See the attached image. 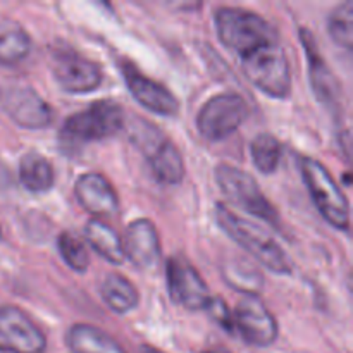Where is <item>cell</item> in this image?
Segmentation results:
<instances>
[{"label": "cell", "mask_w": 353, "mask_h": 353, "mask_svg": "<svg viewBox=\"0 0 353 353\" xmlns=\"http://www.w3.org/2000/svg\"><path fill=\"white\" fill-rule=\"evenodd\" d=\"M214 23L221 43L238 55L279 40L278 30L265 17L241 7H219Z\"/></svg>", "instance_id": "2"}, {"label": "cell", "mask_w": 353, "mask_h": 353, "mask_svg": "<svg viewBox=\"0 0 353 353\" xmlns=\"http://www.w3.org/2000/svg\"><path fill=\"white\" fill-rule=\"evenodd\" d=\"M50 69L55 81L68 93H90L102 85V68L68 45L52 50Z\"/></svg>", "instance_id": "9"}, {"label": "cell", "mask_w": 353, "mask_h": 353, "mask_svg": "<svg viewBox=\"0 0 353 353\" xmlns=\"http://www.w3.org/2000/svg\"><path fill=\"white\" fill-rule=\"evenodd\" d=\"M202 353H230V352H226V350H205Z\"/></svg>", "instance_id": "29"}, {"label": "cell", "mask_w": 353, "mask_h": 353, "mask_svg": "<svg viewBox=\"0 0 353 353\" xmlns=\"http://www.w3.org/2000/svg\"><path fill=\"white\" fill-rule=\"evenodd\" d=\"M140 353H164V352L157 350V348L150 347V345H141V348H140Z\"/></svg>", "instance_id": "28"}, {"label": "cell", "mask_w": 353, "mask_h": 353, "mask_svg": "<svg viewBox=\"0 0 353 353\" xmlns=\"http://www.w3.org/2000/svg\"><path fill=\"white\" fill-rule=\"evenodd\" d=\"M205 310L223 330H226V333H234V321L231 317V310L223 299L212 296V300H210L209 307Z\"/></svg>", "instance_id": "27"}, {"label": "cell", "mask_w": 353, "mask_h": 353, "mask_svg": "<svg viewBox=\"0 0 353 353\" xmlns=\"http://www.w3.org/2000/svg\"><path fill=\"white\" fill-rule=\"evenodd\" d=\"M214 217L217 226L268 271L278 276L292 274V259L264 228L240 217L224 203H216Z\"/></svg>", "instance_id": "1"}, {"label": "cell", "mask_w": 353, "mask_h": 353, "mask_svg": "<svg viewBox=\"0 0 353 353\" xmlns=\"http://www.w3.org/2000/svg\"><path fill=\"white\" fill-rule=\"evenodd\" d=\"M223 278L236 292L257 295L264 286L261 271L245 259H231L223 265Z\"/></svg>", "instance_id": "23"}, {"label": "cell", "mask_w": 353, "mask_h": 353, "mask_svg": "<svg viewBox=\"0 0 353 353\" xmlns=\"http://www.w3.org/2000/svg\"><path fill=\"white\" fill-rule=\"evenodd\" d=\"M300 40H302L303 50H305L307 64H309V78L310 88H312L316 99L324 107H336L340 100V85H338L336 76L326 64V61L321 55L319 47L316 43V38L307 28L300 30Z\"/></svg>", "instance_id": "14"}, {"label": "cell", "mask_w": 353, "mask_h": 353, "mask_svg": "<svg viewBox=\"0 0 353 353\" xmlns=\"http://www.w3.org/2000/svg\"><path fill=\"white\" fill-rule=\"evenodd\" d=\"M250 114L247 100L240 93L214 95L200 107L196 116L199 133L209 141H223L240 130Z\"/></svg>", "instance_id": "7"}, {"label": "cell", "mask_w": 353, "mask_h": 353, "mask_svg": "<svg viewBox=\"0 0 353 353\" xmlns=\"http://www.w3.org/2000/svg\"><path fill=\"white\" fill-rule=\"evenodd\" d=\"M100 295L112 312L128 314L140 303V293L137 286L123 274L110 272L100 285Z\"/></svg>", "instance_id": "21"}, {"label": "cell", "mask_w": 353, "mask_h": 353, "mask_svg": "<svg viewBox=\"0 0 353 353\" xmlns=\"http://www.w3.org/2000/svg\"><path fill=\"white\" fill-rule=\"evenodd\" d=\"M65 341L71 353H128L109 333L86 323L71 326Z\"/></svg>", "instance_id": "17"}, {"label": "cell", "mask_w": 353, "mask_h": 353, "mask_svg": "<svg viewBox=\"0 0 353 353\" xmlns=\"http://www.w3.org/2000/svg\"><path fill=\"white\" fill-rule=\"evenodd\" d=\"M248 81L271 99H286L292 92V68L281 41H269L240 55Z\"/></svg>", "instance_id": "3"}, {"label": "cell", "mask_w": 353, "mask_h": 353, "mask_svg": "<svg viewBox=\"0 0 353 353\" xmlns=\"http://www.w3.org/2000/svg\"><path fill=\"white\" fill-rule=\"evenodd\" d=\"M303 183L310 193L314 205L333 228L348 231L350 228V202L341 192L330 169L312 157L300 159Z\"/></svg>", "instance_id": "4"}, {"label": "cell", "mask_w": 353, "mask_h": 353, "mask_svg": "<svg viewBox=\"0 0 353 353\" xmlns=\"http://www.w3.org/2000/svg\"><path fill=\"white\" fill-rule=\"evenodd\" d=\"M154 178L162 185H179L186 174L181 152L169 138H165L147 157Z\"/></svg>", "instance_id": "18"}, {"label": "cell", "mask_w": 353, "mask_h": 353, "mask_svg": "<svg viewBox=\"0 0 353 353\" xmlns=\"http://www.w3.org/2000/svg\"><path fill=\"white\" fill-rule=\"evenodd\" d=\"M79 205L97 217H112L119 212V196L109 179L99 172L79 176L74 185Z\"/></svg>", "instance_id": "15"}, {"label": "cell", "mask_w": 353, "mask_h": 353, "mask_svg": "<svg viewBox=\"0 0 353 353\" xmlns=\"http://www.w3.org/2000/svg\"><path fill=\"white\" fill-rule=\"evenodd\" d=\"M31 37L17 21L0 16V64L17 65L30 55Z\"/></svg>", "instance_id": "19"}, {"label": "cell", "mask_w": 353, "mask_h": 353, "mask_svg": "<svg viewBox=\"0 0 353 353\" xmlns=\"http://www.w3.org/2000/svg\"><path fill=\"white\" fill-rule=\"evenodd\" d=\"M250 155L255 168L262 174H271L279 168L283 157V145L274 134L261 133L252 140Z\"/></svg>", "instance_id": "24"}, {"label": "cell", "mask_w": 353, "mask_h": 353, "mask_svg": "<svg viewBox=\"0 0 353 353\" xmlns=\"http://www.w3.org/2000/svg\"><path fill=\"white\" fill-rule=\"evenodd\" d=\"M169 296L176 305L186 310H205L212 300L209 286L188 261L171 257L165 265Z\"/></svg>", "instance_id": "12"}, {"label": "cell", "mask_w": 353, "mask_h": 353, "mask_svg": "<svg viewBox=\"0 0 353 353\" xmlns=\"http://www.w3.org/2000/svg\"><path fill=\"white\" fill-rule=\"evenodd\" d=\"M119 65L128 90H130L131 95L134 97V100L141 107L148 109L150 112L161 114V116L165 117H171L178 114L179 102L168 86L145 76L133 62L126 61V59H123L119 62Z\"/></svg>", "instance_id": "13"}, {"label": "cell", "mask_w": 353, "mask_h": 353, "mask_svg": "<svg viewBox=\"0 0 353 353\" xmlns=\"http://www.w3.org/2000/svg\"><path fill=\"white\" fill-rule=\"evenodd\" d=\"M327 28L333 41L340 47L350 50L353 45V2L340 3L333 9L327 19Z\"/></svg>", "instance_id": "25"}, {"label": "cell", "mask_w": 353, "mask_h": 353, "mask_svg": "<svg viewBox=\"0 0 353 353\" xmlns=\"http://www.w3.org/2000/svg\"><path fill=\"white\" fill-rule=\"evenodd\" d=\"M0 238H2V230H0Z\"/></svg>", "instance_id": "30"}, {"label": "cell", "mask_w": 353, "mask_h": 353, "mask_svg": "<svg viewBox=\"0 0 353 353\" xmlns=\"http://www.w3.org/2000/svg\"><path fill=\"white\" fill-rule=\"evenodd\" d=\"M124 126V110L114 100H97L85 110L71 114L61 128V137L76 143L114 137Z\"/></svg>", "instance_id": "6"}, {"label": "cell", "mask_w": 353, "mask_h": 353, "mask_svg": "<svg viewBox=\"0 0 353 353\" xmlns=\"http://www.w3.org/2000/svg\"><path fill=\"white\" fill-rule=\"evenodd\" d=\"M59 254L64 259L65 264L76 272H86L90 268V255L85 243L71 231H64L59 234L57 240Z\"/></svg>", "instance_id": "26"}, {"label": "cell", "mask_w": 353, "mask_h": 353, "mask_svg": "<svg viewBox=\"0 0 353 353\" xmlns=\"http://www.w3.org/2000/svg\"><path fill=\"white\" fill-rule=\"evenodd\" d=\"M234 331L250 347H271L279 334L276 317L257 295H245L234 310Z\"/></svg>", "instance_id": "11"}, {"label": "cell", "mask_w": 353, "mask_h": 353, "mask_svg": "<svg viewBox=\"0 0 353 353\" xmlns=\"http://www.w3.org/2000/svg\"><path fill=\"white\" fill-rule=\"evenodd\" d=\"M85 240L100 257L114 265H123L126 261L123 240L116 230L100 219H92L85 226Z\"/></svg>", "instance_id": "20"}, {"label": "cell", "mask_w": 353, "mask_h": 353, "mask_svg": "<svg viewBox=\"0 0 353 353\" xmlns=\"http://www.w3.org/2000/svg\"><path fill=\"white\" fill-rule=\"evenodd\" d=\"M0 107L21 128L43 130L54 121L50 103L30 85L7 81L0 85Z\"/></svg>", "instance_id": "8"}, {"label": "cell", "mask_w": 353, "mask_h": 353, "mask_svg": "<svg viewBox=\"0 0 353 353\" xmlns=\"http://www.w3.org/2000/svg\"><path fill=\"white\" fill-rule=\"evenodd\" d=\"M54 168L45 155L28 152L19 161V181L31 193H47L54 186Z\"/></svg>", "instance_id": "22"}, {"label": "cell", "mask_w": 353, "mask_h": 353, "mask_svg": "<svg viewBox=\"0 0 353 353\" xmlns=\"http://www.w3.org/2000/svg\"><path fill=\"white\" fill-rule=\"evenodd\" d=\"M214 174H216L217 186L224 193V196L230 200V203L240 207L250 216L259 217L276 230L281 228L278 210L269 202L268 196L262 193L261 186L255 181L254 176L248 174L243 169L228 164L217 165Z\"/></svg>", "instance_id": "5"}, {"label": "cell", "mask_w": 353, "mask_h": 353, "mask_svg": "<svg viewBox=\"0 0 353 353\" xmlns=\"http://www.w3.org/2000/svg\"><path fill=\"white\" fill-rule=\"evenodd\" d=\"M47 336L16 305H0V353H45Z\"/></svg>", "instance_id": "10"}, {"label": "cell", "mask_w": 353, "mask_h": 353, "mask_svg": "<svg viewBox=\"0 0 353 353\" xmlns=\"http://www.w3.org/2000/svg\"><path fill=\"white\" fill-rule=\"evenodd\" d=\"M124 255L137 268H154L161 257V238L150 219H137L128 226L124 234Z\"/></svg>", "instance_id": "16"}]
</instances>
